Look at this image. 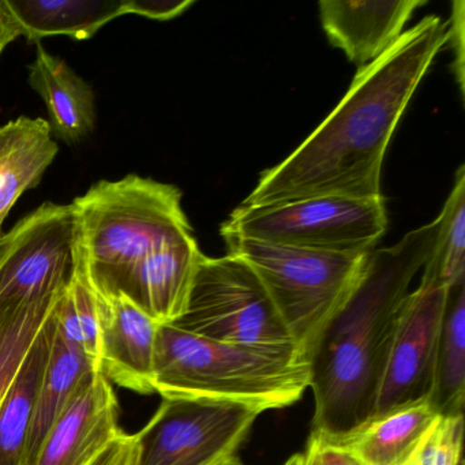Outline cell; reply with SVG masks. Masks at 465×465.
Listing matches in <instances>:
<instances>
[{"mask_svg":"<svg viewBox=\"0 0 465 465\" xmlns=\"http://www.w3.org/2000/svg\"><path fill=\"white\" fill-rule=\"evenodd\" d=\"M448 39V21L427 15L404 31L382 56L359 67L331 115L287 159L261 173L242 205H273L321 195L381 197L389 143Z\"/></svg>","mask_w":465,"mask_h":465,"instance_id":"6da1fadb","label":"cell"},{"mask_svg":"<svg viewBox=\"0 0 465 465\" xmlns=\"http://www.w3.org/2000/svg\"><path fill=\"white\" fill-rule=\"evenodd\" d=\"M440 220L369 252L363 273L307 355L315 410L312 431L340 440L374 416L397 312L423 269Z\"/></svg>","mask_w":465,"mask_h":465,"instance_id":"7a4b0ae2","label":"cell"},{"mask_svg":"<svg viewBox=\"0 0 465 465\" xmlns=\"http://www.w3.org/2000/svg\"><path fill=\"white\" fill-rule=\"evenodd\" d=\"M75 255L94 290L116 293L124 277L149 255L193 238L173 184L130 173L100 181L72 203Z\"/></svg>","mask_w":465,"mask_h":465,"instance_id":"3957f363","label":"cell"},{"mask_svg":"<svg viewBox=\"0 0 465 465\" xmlns=\"http://www.w3.org/2000/svg\"><path fill=\"white\" fill-rule=\"evenodd\" d=\"M152 385L163 399L224 400L265 412L290 407L304 396L310 366L301 353L214 341L162 323Z\"/></svg>","mask_w":465,"mask_h":465,"instance_id":"277c9868","label":"cell"},{"mask_svg":"<svg viewBox=\"0 0 465 465\" xmlns=\"http://www.w3.org/2000/svg\"><path fill=\"white\" fill-rule=\"evenodd\" d=\"M268 291L296 347L307 359L320 334L358 284L369 252H318L223 236Z\"/></svg>","mask_w":465,"mask_h":465,"instance_id":"5b68a950","label":"cell"},{"mask_svg":"<svg viewBox=\"0 0 465 465\" xmlns=\"http://www.w3.org/2000/svg\"><path fill=\"white\" fill-rule=\"evenodd\" d=\"M171 325L214 341L301 353L252 266L230 252L203 258L186 309Z\"/></svg>","mask_w":465,"mask_h":465,"instance_id":"8992f818","label":"cell"},{"mask_svg":"<svg viewBox=\"0 0 465 465\" xmlns=\"http://www.w3.org/2000/svg\"><path fill=\"white\" fill-rule=\"evenodd\" d=\"M386 230L382 195H321L273 205L238 206L220 233L298 249L361 254L372 252Z\"/></svg>","mask_w":465,"mask_h":465,"instance_id":"52a82bcc","label":"cell"},{"mask_svg":"<svg viewBox=\"0 0 465 465\" xmlns=\"http://www.w3.org/2000/svg\"><path fill=\"white\" fill-rule=\"evenodd\" d=\"M262 411L224 400L165 397L135 434L134 465H213L235 456Z\"/></svg>","mask_w":465,"mask_h":465,"instance_id":"ba28073f","label":"cell"},{"mask_svg":"<svg viewBox=\"0 0 465 465\" xmlns=\"http://www.w3.org/2000/svg\"><path fill=\"white\" fill-rule=\"evenodd\" d=\"M75 214L45 203L0 235V314L61 292L74 271Z\"/></svg>","mask_w":465,"mask_h":465,"instance_id":"9c48e42d","label":"cell"},{"mask_svg":"<svg viewBox=\"0 0 465 465\" xmlns=\"http://www.w3.org/2000/svg\"><path fill=\"white\" fill-rule=\"evenodd\" d=\"M446 299L448 288L424 280L405 296L394 322L372 418L431 396Z\"/></svg>","mask_w":465,"mask_h":465,"instance_id":"30bf717a","label":"cell"},{"mask_svg":"<svg viewBox=\"0 0 465 465\" xmlns=\"http://www.w3.org/2000/svg\"><path fill=\"white\" fill-rule=\"evenodd\" d=\"M122 432L115 389L96 370L84 378L51 427L35 465H88Z\"/></svg>","mask_w":465,"mask_h":465,"instance_id":"8fae6325","label":"cell"},{"mask_svg":"<svg viewBox=\"0 0 465 465\" xmlns=\"http://www.w3.org/2000/svg\"><path fill=\"white\" fill-rule=\"evenodd\" d=\"M92 290L99 317L100 370L122 388L154 393L152 378L160 323L124 293Z\"/></svg>","mask_w":465,"mask_h":465,"instance_id":"7c38bea8","label":"cell"},{"mask_svg":"<svg viewBox=\"0 0 465 465\" xmlns=\"http://www.w3.org/2000/svg\"><path fill=\"white\" fill-rule=\"evenodd\" d=\"M424 5L426 0H322L318 7L329 42L361 67L382 56L404 34L413 13Z\"/></svg>","mask_w":465,"mask_h":465,"instance_id":"4fadbf2b","label":"cell"},{"mask_svg":"<svg viewBox=\"0 0 465 465\" xmlns=\"http://www.w3.org/2000/svg\"><path fill=\"white\" fill-rule=\"evenodd\" d=\"M203 257L195 236L171 244L135 265L116 293H124L160 325L175 322L186 309Z\"/></svg>","mask_w":465,"mask_h":465,"instance_id":"5bb4252c","label":"cell"},{"mask_svg":"<svg viewBox=\"0 0 465 465\" xmlns=\"http://www.w3.org/2000/svg\"><path fill=\"white\" fill-rule=\"evenodd\" d=\"M29 84L45 102L54 140L67 145L83 143L96 126L94 88L64 59L36 45V56L29 64Z\"/></svg>","mask_w":465,"mask_h":465,"instance_id":"9a60e30c","label":"cell"},{"mask_svg":"<svg viewBox=\"0 0 465 465\" xmlns=\"http://www.w3.org/2000/svg\"><path fill=\"white\" fill-rule=\"evenodd\" d=\"M58 152L45 119L23 115L0 126V235L13 206L39 186Z\"/></svg>","mask_w":465,"mask_h":465,"instance_id":"2e32d148","label":"cell"},{"mask_svg":"<svg viewBox=\"0 0 465 465\" xmlns=\"http://www.w3.org/2000/svg\"><path fill=\"white\" fill-rule=\"evenodd\" d=\"M55 331L56 306L32 342L0 404V465L25 464L26 440Z\"/></svg>","mask_w":465,"mask_h":465,"instance_id":"e0dca14e","label":"cell"},{"mask_svg":"<svg viewBox=\"0 0 465 465\" xmlns=\"http://www.w3.org/2000/svg\"><path fill=\"white\" fill-rule=\"evenodd\" d=\"M438 416L431 400L424 399L375 416L352 434L331 440L363 465H408Z\"/></svg>","mask_w":465,"mask_h":465,"instance_id":"ac0fdd59","label":"cell"},{"mask_svg":"<svg viewBox=\"0 0 465 465\" xmlns=\"http://www.w3.org/2000/svg\"><path fill=\"white\" fill-rule=\"evenodd\" d=\"M29 43L45 37L92 39L111 21L129 15L127 0H6Z\"/></svg>","mask_w":465,"mask_h":465,"instance_id":"d6986e66","label":"cell"},{"mask_svg":"<svg viewBox=\"0 0 465 465\" xmlns=\"http://www.w3.org/2000/svg\"><path fill=\"white\" fill-rule=\"evenodd\" d=\"M100 370L80 348L67 342L58 329L54 336L45 380L25 448V464L35 465L40 448L84 378Z\"/></svg>","mask_w":465,"mask_h":465,"instance_id":"ffe728a7","label":"cell"},{"mask_svg":"<svg viewBox=\"0 0 465 465\" xmlns=\"http://www.w3.org/2000/svg\"><path fill=\"white\" fill-rule=\"evenodd\" d=\"M465 399V284L449 288L438 351L432 405L440 415L462 413Z\"/></svg>","mask_w":465,"mask_h":465,"instance_id":"44dd1931","label":"cell"},{"mask_svg":"<svg viewBox=\"0 0 465 465\" xmlns=\"http://www.w3.org/2000/svg\"><path fill=\"white\" fill-rule=\"evenodd\" d=\"M438 220L440 227L421 280L449 290L465 284V165L457 170Z\"/></svg>","mask_w":465,"mask_h":465,"instance_id":"7402d4cb","label":"cell"},{"mask_svg":"<svg viewBox=\"0 0 465 465\" xmlns=\"http://www.w3.org/2000/svg\"><path fill=\"white\" fill-rule=\"evenodd\" d=\"M64 291L0 314V404L32 342L55 309Z\"/></svg>","mask_w":465,"mask_h":465,"instance_id":"603a6c76","label":"cell"},{"mask_svg":"<svg viewBox=\"0 0 465 465\" xmlns=\"http://www.w3.org/2000/svg\"><path fill=\"white\" fill-rule=\"evenodd\" d=\"M462 438L464 413L440 415L412 461L416 465H462Z\"/></svg>","mask_w":465,"mask_h":465,"instance_id":"cb8c5ba5","label":"cell"},{"mask_svg":"<svg viewBox=\"0 0 465 465\" xmlns=\"http://www.w3.org/2000/svg\"><path fill=\"white\" fill-rule=\"evenodd\" d=\"M301 454V465H363L341 443L320 432L312 431L306 449Z\"/></svg>","mask_w":465,"mask_h":465,"instance_id":"d4e9b609","label":"cell"},{"mask_svg":"<svg viewBox=\"0 0 465 465\" xmlns=\"http://www.w3.org/2000/svg\"><path fill=\"white\" fill-rule=\"evenodd\" d=\"M464 2L456 0L451 4L450 18L448 20V45H450L454 56L451 66H453V74L456 77L461 97H464Z\"/></svg>","mask_w":465,"mask_h":465,"instance_id":"484cf974","label":"cell"},{"mask_svg":"<svg viewBox=\"0 0 465 465\" xmlns=\"http://www.w3.org/2000/svg\"><path fill=\"white\" fill-rule=\"evenodd\" d=\"M193 5V0H127V12L149 20L170 21L183 15Z\"/></svg>","mask_w":465,"mask_h":465,"instance_id":"4316f807","label":"cell"},{"mask_svg":"<svg viewBox=\"0 0 465 465\" xmlns=\"http://www.w3.org/2000/svg\"><path fill=\"white\" fill-rule=\"evenodd\" d=\"M137 453L135 434L122 432L88 465H134Z\"/></svg>","mask_w":465,"mask_h":465,"instance_id":"83f0119b","label":"cell"},{"mask_svg":"<svg viewBox=\"0 0 465 465\" xmlns=\"http://www.w3.org/2000/svg\"><path fill=\"white\" fill-rule=\"evenodd\" d=\"M23 36V29L6 6V0H0V55L7 45Z\"/></svg>","mask_w":465,"mask_h":465,"instance_id":"f1b7e54d","label":"cell"},{"mask_svg":"<svg viewBox=\"0 0 465 465\" xmlns=\"http://www.w3.org/2000/svg\"><path fill=\"white\" fill-rule=\"evenodd\" d=\"M213 465H243L242 464L241 460H239V457L236 456H231L228 457V459L222 460V461L216 462V464Z\"/></svg>","mask_w":465,"mask_h":465,"instance_id":"f546056e","label":"cell"},{"mask_svg":"<svg viewBox=\"0 0 465 465\" xmlns=\"http://www.w3.org/2000/svg\"><path fill=\"white\" fill-rule=\"evenodd\" d=\"M301 460L302 454L298 453L295 454V456L291 457V459H288L282 465H301Z\"/></svg>","mask_w":465,"mask_h":465,"instance_id":"4dcf8cb0","label":"cell"},{"mask_svg":"<svg viewBox=\"0 0 465 465\" xmlns=\"http://www.w3.org/2000/svg\"><path fill=\"white\" fill-rule=\"evenodd\" d=\"M408 465H416V464H415V462L411 461L410 464H408Z\"/></svg>","mask_w":465,"mask_h":465,"instance_id":"1f68e13d","label":"cell"}]
</instances>
